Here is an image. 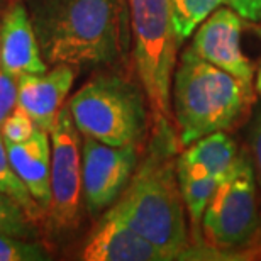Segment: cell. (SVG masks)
<instances>
[{
  "instance_id": "1",
  "label": "cell",
  "mask_w": 261,
  "mask_h": 261,
  "mask_svg": "<svg viewBox=\"0 0 261 261\" xmlns=\"http://www.w3.org/2000/svg\"><path fill=\"white\" fill-rule=\"evenodd\" d=\"M173 151V129L154 127V148L133 173L109 212L144 236L165 259H190L195 246L190 244L187 229L185 202Z\"/></svg>"
},
{
  "instance_id": "2",
  "label": "cell",
  "mask_w": 261,
  "mask_h": 261,
  "mask_svg": "<svg viewBox=\"0 0 261 261\" xmlns=\"http://www.w3.org/2000/svg\"><path fill=\"white\" fill-rule=\"evenodd\" d=\"M48 65H109L122 51V0H25Z\"/></svg>"
},
{
  "instance_id": "3",
  "label": "cell",
  "mask_w": 261,
  "mask_h": 261,
  "mask_svg": "<svg viewBox=\"0 0 261 261\" xmlns=\"http://www.w3.org/2000/svg\"><path fill=\"white\" fill-rule=\"evenodd\" d=\"M171 93V112L181 146H190L217 130L231 129L253 100V88L203 60L192 48L181 55Z\"/></svg>"
},
{
  "instance_id": "4",
  "label": "cell",
  "mask_w": 261,
  "mask_h": 261,
  "mask_svg": "<svg viewBox=\"0 0 261 261\" xmlns=\"http://www.w3.org/2000/svg\"><path fill=\"white\" fill-rule=\"evenodd\" d=\"M134 43V63L154 119V127H171V82L176 65V38L170 0H126Z\"/></svg>"
},
{
  "instance_id": "5",
  "label": "cell",
  "mask_w": 261,
  "mask_h": 261,
  "mask_svg": "<svg viewBox=\"0 0 261 261\" xmlns=\"http://www.w3.org/2000/svg\"><path fill=\"white\" fill-rule=\"evenodd\" d=\"M144 92L117 75H98L68 102L82 136L111 146H138L148 127Z\"/></svg>"
},
{
  "instance_id": "6",
  "label": "cell",
  "mask_w": 261,
  "mask_h": 261,
  "mask_svg": "<svg viewBox=\"0 0 261 261\" xmlns=\"http://www.w3.org/2000/svg\"><path fill=\"white\" fill-rule=\"evenodd\" d=\"M205 238L203 259H227L229 254L251 246L261 236V219L256 198V171L246 151L238 153L231 170L219 181L202 217Z\"/></svg>"
},
{
  "instance_id": "7",
  "label": "cell",
  "mask_w": 261,
  "mask_h": 261,
  "mask_svg": "<svg viewBox=\"0 0 261 261\" xmlns=\"http://www.w3.org/2000/svg\"><path fill=\"white\" fill-rule=\"evenodd\" d=\"M51 202L46 212L49 227L70 232L82 219L83 176L80 130L68 106L61 107L51 129Z\"/></svg>"
},
{
  "instance_id": "8",
  "label": "cell",
  "mask_w": 261,
  "mask_h": 261,
  "mask_svg": "<svg viewBox=\"0 0 261 261\" xmlns=\"http://www.w3.org/2000/svg\"><path fill=\"white\" fill-rule=\"evenodd\" d=\"M138 166V146H111L83 136V202L90 216H98L117 200Z\"/></svg>"
},
{
  "instance_id": "9",
  "label": "cell",
  "mask_w": 261,
  "mask_h": 261,
  "mask_svg": "<svg viewBox=\"0 0 261 261\" xmlns=\"http://www.w3.org/2000/svg\"><path fill=\"white\" fill-rule=\"evenodd\" d=\"M243 17L231 7H219L200 24L190 48L203 60L231 73L243 85L253 88L254 68L241 44Z\"/></svg>"
},
{
  "instance_id": "10",
  "label": "cell",
  "mask_w": 261,
  "mask_h": 261,
  "mask_svg": "<svg viewBox=\"0 0 261 261\" xmlns=\"http://www.w3.org/2000/svg\"><path fill=\"white\" fill-rule=\"evenodd\" d=\"M73 80L75 71L70 65H56L49 71L20 76L17 80V106L29 114L36 126L51 133Z\"/></svg>"
},
{
  "instance_id": "11",
  "label": "cell",
  "mask_w": 261,
  "mask_h": 261,
  "mask_svg": "<svg viewBox=\"0 0 261 261\" xmlns=\"http://www.w3.org/2000/svg\"><path fill=\"white\" fill-rule=\"evenodd\" d=\"M0 63L15 80L48 70L28 9L20 2L10 5L0 20Z\"/></svg>"
},
{
  "instance_id": "12",
  "label": "cell",
  "mask_w": 261,
  "mask_h": 261,
  "mask_svg": "<svg viewBox=\"0 0 261 261\" xmlns=\"http://www.w3.org/2000/svg\"><path fill=\"white\" fill-rule=\"evenodd\" d=\"M80 258L85 261H166L158 248L112 212H107L88 236Z\"/></svg>"
},
{
  "instance_id": "13",
  "label": "cell",
  "mask_w": 261,
  "mask_h": 261,
  "mask_svg": "<svg viewBox=\"0 0 261 261\" xmlns=\"http://www.w3.org/2000/svg\"><path fill=\"white\" fill-rule=\"evenodd\" d=\"M15 173L20 176L31 195L48 212L51 202V136L38 127L24 143H5Z\"/></svg>"
},
{
  "instance_id": "14",
  "label": "cell",
  "mask_w": 261,
  "mask_h": 261,
  "mask_svg": "<svg viewBox=\"0 0 261 261\" xmlns=\"http://www.w3.org/2000/svg\"><path fill=\"white\" fill-rule=\"evenodd\" d=\"M236 158V143L224 130H217L197 139L176 158V175L190 178H222L231 170Z\"/></svg>"
},
{
  "instance_id": "15",
  "label": "cell",
  "mask_w": 261,
  "mask_h": 261,
  "mask_svg": "<svg viewBox=\"0 0 261 261\" xmlns=\"http://www.w3.org/2000/svg\"><path fill=\"white\" fill-rule=\"evenodd\" d=\"M0 190H2L5 195H9L12 200L17 202L36 224L43 217H46L44 211L41 208L39 203L34 200V197L31 195L29 189L25 187L24 181L20 180V176L15 173L14 166L9 160L7 146H5L2 134H0Z\"/></svg>"
},
{
  "instance_id": "16",
  "label": "cell",
  "mask_w": 261,
  "mask_h": 261,
  "mask_svg": "<svg viewBox=\"0 0 261 261\" xmlns=\"http://www.w3.org/2000/svg\"><path fill=\"white\" fill-rule=\"evenodd\" d=\"M222 178L216 176H200V178H190V176H178V184L184 197L185 208L190 216V222L194 226L195 241H198V229L202 226L203 212L216 194L219 181Z\"/></svg>"
},
{
  "instance_id": "17",
  "label": "cell",
  "mask_w": 261,
  "mask_h": 261,
  "mask_svg": "<svg viewBox=\"0 0 261 261\" xmlns=\"http://www.w3.org/2000/svg\"><path fill=\"white\" fill-rule=\"evenodd\" d=\"M224 2L226 0H170L171 19L178 43L190 38L198 25Z\"/></svg>"
},
{
  "instance_id": "18",
  "label": "cell",
  "mask_w": 261,
  "mask_h": 261,
  "mask_svg": "<svg viewBox=\"0 0 261 261\" xmlns=\"http://www.w3.org/2000/svg\"><path fill=\"white\" fill-rule=\"evenodd\" d=\"M0 232L25 239H34L38 236L36 222L17 202L5 195L2 190H0Z\"/></svg>"
},
{
  "instance_id": "19",
  "label": "cell",
  "mask_w": 261,
  "mask_h": 261,
  "mask_svg": "<svg viewBox=\"0 0 261 261\" xmlns=\"http://www.w3.org/2000/svg\"><path fill=\"white\" fill-rule=\"evenodd\" d=\"M49 251L33 239L9 236L0 232V261H46Z\"/></svg>"
},
{
  "instance_id": "20",
  "label": "cell",
  "mask_w": 261,
  "mask_h": 261,
  "mask_svg": "<svg viewBox=\"0 0 261 261\" xmlns=\"http://www.w3.org/2000/svg\"><path fill=\"white\" fill-rule=\"evenodd\" d=\"M36 122L22 107L15 106V109L4 119L0 124V134L5 143H24L36 133Z\"/></svg>"
},
{
  "instance_id": "21",
  "label": "cell",
  "mask_w": 261,
  "mask_h": 261,
  "mask_svg": "<svg viewBox=\"0 0 261 261\" xmlns=\"http://www.w3.org/2000/svg\"><path fill=\"white\" fill-rule=\"evenodd\" d=\"M17 106V80L10 76L0 63V124Z\"/></svg>"
},
{
  "instance_id": "22",
  "label": "cell",
  "mask_w": 261,
  "mask_h": 261,
  "mask_svg": "<svg viewBox=\"0 0 261 261\" xmlns=\"http://www.w3.org/2000/svg\"><path fill=\"white\" fill-rule=\"evenodd\" d=\"M249 143H251L253 151V161L256 165V176L261 185V103L258 106L256 112H254L251 133H249Z\"/></svg>"
},
{
  "instance_id": "23",
  "label": "cell",
  "mask_w": 261,
  "mask_h": 261,
  "mask_svg": "<svg viewBox=\"0 0 261 261\" xmlns=\"http://www.w3.org/2000/svg\"><path fill=\"white\" fill-rule=\"evenodd\" d=\"M243 19L251 22H261V0H226Z\"/></svg>"
},
{
  "instance_id": "24",
  "label": "cell",
  "mask_w": 261,
  "mask_h": 261,
  "mask_svg": "<svg viewBox=\"0 0 261 261\" xmlns=\"http://www.w3.org/2000/svg\"><path fill=\"white\" fill-rule=\"evenodd\" d=\"M227 259H261V236L258 238L256 243L251 244V246L229 254Z\"/></svg>"
},
{
  "instance_id": "25",
  "label": "cell",
  "mask_w": 261,
  "mask_h": 261,
  "mask_svg": "<svg viewBox=\"0 0 261 261\" xmlns=\"http://www.w3.org/2000/svg\"><path fill=\"white\" fill-rule=\"evenodd\" d=\"M256 90L261 93V66H259V70H258V75H256Z\"/></svg>"
}]
</instances>
